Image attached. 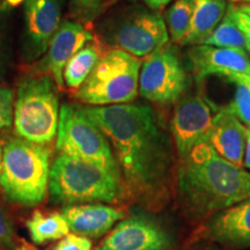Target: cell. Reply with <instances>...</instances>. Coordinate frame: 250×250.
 Wrapping results in <instances>:
<instances>
[{
  "label": "cell",
  "instance_id": "cell-1",
  "mask_svg": "<svg viewBox=\"0 0 250 250\" xmlns=\"http://www.w3.org/2000/svg\"><path fill=\"white\" fill-rule=\"evenodd\" d=\"M114 146L125 186L133 195H154L165 186L169 148L152 108L123 103L83 108Z\"/></svg>",
  "mask_w": 250,
  "mask_h": 250
},
{
  "label": "cell",
  "instance_id": "cell-2",
  "mask_svg": "<svg viewBox=\"0 0 250 250\" xmlns=\"http://www.w3.org/2000/svg\"><path fill=\"white\" fill-rule=\"evenodd\" d=\"M177 190L190 213L208 217L250 198V171L227 161L205 142L182 160Z\"/></svg>",
  "mask_w": 250,
  "mask_h": 250
},
{
  "label": "cell",
  "instance_id": "cell-3",
  "mask_svg": "<svg viewBox=\"0 0 250 250\" xmlns=\"http://www.w3.org/2000/svg\"><path fill=\"white\" fill-rule=\"evenodd\" d=\"M51 199L64 205L115 203L123 195V181L92 162L61 153L50 169Z\"/></svg>",
  "mask_w": 250,
  "mask_h": 250
},
{
  "label": "cell",
  "instance_id": "cell-4",
  "mask_svg": "<svg viewBox=\"0 0 250 250\" xmlns=\"http://www.w3.org/2000/svg\"><path fill=\"white\" fill-rule=\"evenodd\" d=\"M50 169V151L45 145L13 139L2 148L0 186L11 202L35 206L44 199Z\"/></svg>",
  "mask_w": 250,
  "mask_h": 250
},
{
  "label": "cell",
  "instance_id": "cell-5",
  "mask_svg": "<svg viewBox=\"0 0 250 250\" xmlns=\"http://www.w3.org/2000/svg\"><path fill=\"white\" fill-rule=\"evenodd\" d=\"M142 61L121 49L101 56L85 83L76 92L79 101L89 105L131 103L138 95Z\"/></svg>",
  "mask_w": 250,
  "mask_h": 250
},
{
  "label": "cell",
  "instance_id": "cell-6",
  "mask_svg": "<svg viewBox=\"0 0 250 250\" xmlns=\"http://www.w3.org/2000/svg\"><path fill=\"white\" fill-rule=\"evenodd\" d=\"M55 83L48 74L26 78L20 83L13 121L21 139L46 145L57 136L61 109Z\"/></svg>",
  "mask_w": 250,
  "mask_h": 250
},
{
  "label": "cell",
  "instance_id": "cell-7",
  "mask_svg": "<svg viewBox=\"0 0 250 250\" xmlns=\"http://www.w3.org/2000/svg\"><path fill=\"white\" fill-rule=\"evenodd\" d=\"M57 149L64 154L98 165L122 180L121 168L107 136L83 107L68 103L62 105Z\"/></svg>",
  "mask_w": 250,
  "mask_h": 250
},
{
  "label": "cell",
  "instance_id": "cell-8",
  "mask_svg": "<svg viewBox=\"0 0 250 250\" xmlns=\"http://www.w3.org/2000/svg\"><path fill=\"white\" fill-rule=\"evenodd\" d=\"M187 87V76L176 54L167 46L155 50L142 62L139 95L167 104L177 101Z\"/></svg>",
  "mask_w": 250,
  "mask_h": 250
},
{
  "label": "cell",
  "instance_id": "cell-9",
  "mask_svg": "<svg viewBox=\"0 0 250 250\" xmlns=\"http://www.w3.org/2000/svg\"><path fill=\"white\" fill-rule=\"evenodd\" d=\"M62 0H26L22 52L27 61L44 55L62 22Z\"/></svg>",
  "mask_w": 250,
  "mask_h": 250
},
{
  "label": "cell",
  "instance_id": "cell-10",
  "mask_svg": "<svg viewBox=\"0 0 250 250\" xmlns=\"http://www.w3.org/2000/svg\"><path fill=\"white\" fill-rule=\"evenodd\" d=\"M112 39L117 49L140 58L167 44L169 34L160 14L140 12L121 22Z\"/></svg>",
  "mask_w": 250,
  "mask_h": 250
},
{
  "label": "cell",
  "instance_id": "cell-11",
  "mask_svg": "<svg viewBox=\"0 0 250 250\" xmlns=\"http://www.w3.org/2000/svg\"><path fill=\"white\" fill-rule=\"evenodd\" d=\"M212 121L211 108L199 96H190L177 104L171 118L170 129L182 160L196 146L208 142Z\"/></svg>",
  "mask_w": 250,
  "mask_h": 250
},
{
  "label": "cell",
  "instance_id": "cell-12",
  "mask_svg": "<svg viewBox=\"0 0 250 250\" xmlns=\"http://www.w3.org/2000/svg\"><path fill=\"white\" fill-rule=\"evenodd\" d=\"M170 237L158 223L146 215L123 219L105 236L98 250H166Z\"/></svg>",
  "mask_w": 250,
  "mask_h": 250
},
{
  "label": "cell",
  "instance_id": "cell-13",
  "mask_svg": "<svg viewBox=\"0 0 250 250\" xmlns=\"http://www.w3.org/2000/svg\"><path fill=\"white\" fill-rule=\"evenodd\" d=\"M189 58L199 80L215 74L233 83L250 78V61L243 49L196 45L189 50Z\"/></svg>",
  "mask_w": 250,
  "mask_h": 250
},
{
  "label": "cell",
  "instance_id": "cell-14",
  "mask_svg": "<svg viewBox=\"0 0 250 250\" xmlns=\"http://www.w3.org/2000/svg\"><path fill=\"white\" fill-rule=\"evenodd\" d=\"M93 40V35L83 24L65 21L52 37L45 56L39 64V70L55 80L59 88L64 87L65 65L76 52Z\"/></svg>",
  "mask_w": 250,
  "mask_h": 250
},
{
  "label": "cell",
  "instance_id": "cell-15",
  "mask_svg": "<svg viewBox=\"0 0 250 250\" xmlns=\"http://www.w3.org/2000/svg\"><path fill=\"white\" fill-rule=\"evenodd\" d=\"M206 234L229 248L250 247V198L214 213L206 227Z\"/></svg>",
  "mask_w": 250,
  "mask_h": 250
},
{
  "label": "cell",
  "instance_id": "cell-16",
  "mask_svg": "<svg viewBox=\"0 0 250 250\" xmlns=\"http://www.w3.org/2000/svg\"><path fill=\"white\" fill-rule=\"evenodd\" d=\"M247 129L228 107L218 110L212 121L208 143L219 155L237 167L245 166Z\"/></svg>",
  "mask_w": 250,
  "mask_h": 250
},
{
  "label": "cell",
  "instance_id": "cell-17",
  "mask_svg": "<svg viewBox=\"0 0 250 250\" xmlns=\"http://www.w3.org/2000/svg\"><path fill=\"white\" fill-rule=\"evenodd\" d=\"M62 213L66 219L70 230L86 237L104 235L125 215L120 208L103 204L65 205Z\"/></svg>",
  "mask_w": 250,
  "mask_h": 250
},
{
  "label": "cell",
  "instance_id": "cell-18",
  "mask_svg": "<svg viewBox=\"0 0 250 250\" xmlns=\"http://www.w3.org/2000/svg\"><path fill=\"white\" fill-rule=\"evenodd\" d=\"M225 0H195L189 30L182 44L201 45L226 13Z\"/></svg>",
  "mask_w": 250,
  "mask_h": 250
},
{
  "label": "cell",
  "instance_id": "cell-19",
  "mask_svg": "<svg viewBox=\"0 0 250 250\" xmlns=\"http://www.w3.org/2000/svg\"><path fill=\"white\" fill-rule=\"evenodd\" d=\"M27 228L31 240L36 245L62 239L70 232L66 219L58 212L44 214L41 211H35L27 221Z\"/></svg>",
  "mask_w": 250,
  "mask_h": 250
},
{
  "label": "cell",
  "instance_id": "cell-20",
  "mask_svg": "<svg viewBox=\"0 0 250 250\" xmlns=\"http://www.w3.org/2000/svg\"><path fill=\"white\" fill-rule=\"evenodd\" d=\"M101 56V51L98 46L87 43L83 48L72 56L65 65L62 72L65 85L70 89L77 90L79 88L88 78Z\"/></svg>",
  "mask_w": 250,
  "mask_h": 250
},
{
  "label": "cell",
  "instance_id": "cell-21",
  "mask_svg": "<svg viewBox=\"0 0 250 250\" xmlns=\"http://www.w3.org/2000/svg\"><path fill=\"white\" fill-rule=\"evenodd\" d=\"M201 45L219 46V48H233V49H247L245 35L235 21L230 17L229 12L223 18L215 29L212 31L210 36L206 39Z\"/></svg>",
  "mask_w": 250,
  "mask_h": 250
},
{
  "label": "cell",
  "instance_id": "cell-22",
  "mask_svg": "<svg viewBox=\"0 0 250 250\" xmlns=\"http://www.w3.org/2000/svg\"><path fill=\"white\" fill-rule=\"evenodd\" d=\"M195 0H176L166 15L168 31L174 43L182 44L189 30Z\"/></svg>",
  "mask_w": 250,
  "mask_h": 250
},
{
  "label": "cell",
  "instance_id": "cell-23",
  "mask_svg": "<svg viewBox=\"0 0 250 250\" xmlns=\"http://www.w3.org/2000/svg\"><path fill=\"white\" fill-rule=\"evenodd\" d=\"M236 85L234 100L228 105L229 110L250 129V78L234 83Z\"/></svg>",
  "mask_w": 250,
  "mask_h": 250
},
{
  "label": "cell",
  "instance_id": "cell-24",
  "mask_svg": "<svg viewBox=\"0 0 250 250\" xmlns=\"http://www.w3.org/2000/svg\"><path fill=\"white\" fill-rule=\"evenodd\" d=\"M13 99L12 89L0 86V130L9 127L13 122Z\"/></svg>",
  "mask_w": 250,
  "mask_h": 250
},
{
  "label": "cell",
  "instance_id": "cell-25",
  "mask_svg": "<svg viewBox=\"0 0 250 250\" xmlns=\"http://www.w3.org/2000/svg\"><path fill=\"white\" fill-rule=\"evenodd\" d=\"M50 250H92V242L86 236L67 234Z\"/></svg>",
  "mask_w": 250,
  "mask_h": 250
},
{
  "label": "cell",
  "instance_id": "cell-26",
  "mask_svg": "<svg viewBox=\"0 0 250 250\" xmlns=\"http://www.w3.org/2000/svg\"><path fill=\"white\" fill-rule=\"evenodd\" d=\"M0 247L7 249L14 247L13 225L1 206H0Z\"/></svg>",
  "mask_w": 250,
  "mask_h": 250
},
{
  "label": "cell",
  "instance_id": "cell-27",
  "mask_svg": "<svg viewBox=\"0 0 250 250\" xmlns=\"http://www.w3.org/2000/svg\"><path fill=\"white\" fill-rule=\"evenodd\" d=\"M228 12H229L230 17L233 18V20L235 21L237 27L240 28V30L245 35L247 50L250 52V17L240 11L237 7H229L228 8Z\"/></svg>",
  "mask_w": 250,
  "mask_h": 250
},
{
  "label": "cell",
  "instance_id": "cell-28",
  "mask_svg": "<svg viewBox=\"0 0 250 250\" xmlns=\"http://www.w3.org/2000/svg\"><path fill=\"white\" fill-rule=\"evenodd\" d=\"M146 5L148 6L149 8L154 9V11H158V9H162L166 7L171 0H143Z\"/></svg>",
  "mask_w": 250,
  "mask_h": 250
},
{
  "label": "cell",
  "instance_id": "cell-29",
  "mask_svg": "<svg viewBox=\"0 0 250 250\" xmlns=\"http://www.w3.org/2000/svg\"><path fill=\"white\" fill-rule=\"evenodd\" d=\"M245 167L250 170V129L246 133V149H245Z\"/></svg>",
  "mask_w": 250,
  "mask_h": 250
},
{
  "label": "cell",
  "instance_id": "cell-30",
  "mask_svg": "<svg viewBox=\"0 0 250 250\" xmlns=\"http://www.w3.org/2000/svg\"><path fill=\"white\" fill-rule=\"evenodd\" d=\"M237 8H239L241 12H243V13H245V14L249 15V17H250V4L241 5V6H239V7H237Z\"/></svg>",
  "mask_w": 250,
  "mask_h": 250
},
{
  "label": "cell",
  "instance_id": "cell-31",
  "mask_svg": "<svg viewBox=\"0 0 250 250\" xmlns=\"http://www.w3.org/2000/svg\"><path fill=\"white\" fill-rule=\"evenodd\" d=\"M1 160H2V147L0 144V169H1Z\"/></svg>",
  "mask_w": 250,
  "mask_h": 250
},
{
  "label": "cell",
  "instance_id": "cell-32",
  "mask_svg": "<svg viewBox=\"0 0 250 250\" xmlns=\"http://www.w3.org/2000/svg\"><path fill=\"white\" fill-rule=\"evenodd\" d=\"M230 1H236L237 2V1H239V0H230Z\"/></svg>",
  "mask_w": 250,
  "mask_h": 250
},
{
  "label": "cell",
  "instance_id": "cell-33",
  "mask_svg": "<svg viewBox=\"0 0 250 250\" xmlns=\"http://www.w3.org/2000/svg\"><path fill=\"white\" fill-rule=\"evenodd\" d=\"M23 250H30V249H23Z\"/></svg>",
  "mask_w": 250,
  "mask_h": 250
}]
</instances>
